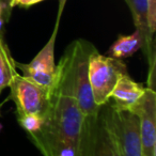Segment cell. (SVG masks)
Segmentation results:
<instances>
[{"instance_id": "obj_1", "label": "cell", "mask_w": 156, "mask_h": 156, "mask_svg": "<svg viewBox=\"0 0 156 156\" xmlns=\"http://www.w3.org/2000/svg\"><path fill=\"white\" fill-rule=\"evenodd\" d=\"M95 49L86 40L72 42L57 65L56 83L51 89V92L73 96L88 120H96L100 111L89 80V58Z\"/></svg>"}, {"instance_id": "obj_2", "label": "cell", "mask_w": 156, "mask_h": 156, "mask_svg": "<svg viewBox=\"0 0 156 156\" xmlns=\"http://www.w3.org/2000/svg\"><path fill=\"white\" fill-rule=\"evenodd\" d=\"M127 73V67L121 59L105 56L95 49L89 58V80L94 103L102 107L110 100V94L119 78Z\"/></svg>"}, {"instance_id": "obj_3", "label": "cell", "mask_w": 156, "mask_h": 156, "mask_svg": "<svg viewBox=\"0 0 156 156\" xmlns=\"http://www.w3.org/2000/svg\"><path fill=\"white\" fill-rule=\"evenodd\" d=\"M102 122L112 133L123 156H142L139 118L136 112L117 110L110 106L103 115Z\"/></svg>"}, {"instance_id": "obj_4", "label": "cell", "mask_w": 156, "mask_h": 156, "mask_svg": "<svg viewBox=\"0 0 156 156\" xmlns=\"http://www.w3.org/2000/svg\"><path fill=\"white\" fill-rule=\"evenodd\" d=\"M10 98L16 106V115H39L45 117L49 109L51 90L23 75L14 77L10 85Z\"/></svg>"}, {"instance_id": "obj_5", "label": "cell", "mask_w": 156, "mask_h": 156, "mask_svg": "<svg viewBox=\"0 0 156 156\" xmlns=\"http://www.w3.org/2000/svg\"><path fill=\"white\" fill-rule=\"evenodd\" d=\"M62 9L63 7H60L59 9L55 30L45 46L29 63L16 62V67L23 72V76L50 90L54 88L57 78V65L55 63V44H56L59 20Z\"/></svg>"}, {"instance_id": "obj_6", "label": "cell", "mask_w": 156, "mask_h": 156, "mask_svg": "<svg viewBox=\"0 0 156 156\" xmlns=\"http://www.w3.org/2000/svg\"><path fill=\"white\" fill-rule=\"evenodd\" d=\"M139 118L141 155L156 156V93L147 88L139 104L134 109Z\"/></svg>"}, {"instance_id": "obj_7", "label": "cell", "mask_w": 156, "mask_h": 156, "mask_svg": "<svg viewBox=\"0 0 156 156\" xmlns=\"http://www.w3.org/2000/svg\"><path fill=\"white\" fill-rule=\"evenodd\" d=\"M145 90L147 88L134 81L128 74H124L119 78L110 94V98L113 100L111 107L117 110L133 111L139 104Z\"/></svg>"}, {"instance_id": "obj_8", "label": "cell", "mask_w": 156, "mask_h": 156, "mask_svg": "<svg viewBox=\"0 0 156 156\" xmlns=\"http://www.w3.org/2000/svg\"><path fill=\"white\" fill-rule=\"evenodd\" d=\"M132 13L134 24L144 37V48L143 51L147 55V60L155 57V48L153 44V34L147 27V0H125Z\"/></svg>"}, {"instance_id": "obj_9", "label": "cell", "mask_w": 156, "mask_h": 156, "mask_svg": "<svg viewBox=\"0 0 156 156\" xmlns=\"http://www.w3.org/2000/svg\"><path fill=\"white\" fill-rule=\"evenodd\" d=\"M144 37L142 33L136 29L134 33L128 35H119L117 41L109 48V55L110 57L115 59H123L132 57L136 51L141 48H144Z\"/></svg>"}, {"instance_id": "obj_10", "label": "cell", "mask_w": 156, "mask_h": 156, "mask_svg": "<svg viewBox=\"0 0 156 156\" xmlns=\"http://www.w3.org/2000/svg\"><path fill=\"white\" fill-rule=\"evenodd\" d=\"M17 74L16 61L12 57L3 37H0V93L5 88L10 87L12 80Z\"/></svg>"}, {"instance_id": "obj_11", "label": "cell", "mask_w": 156, "mask_h": 156, "mask_svg": "<svg viewBox=\"0 0 156 156\" xmlns=\"http://www.w3.org/2000/svg\"><path fill=\"white\" fill-rule=\"evenodd\" d=\"M98 156H123L112 133L103 122L98 133Z\"/></svg>"}, {"instance_id": "obj_12", "label": "cell", "mask_w": 156, "mask_h": 156, "mask_svg": "<svg viewBox=\"0 0 156 156\" xmlns=\"http://www.w3.org/2000/svg\"><path fill=\"white\" fill-rule=\"evenodd\" d=\"M17 121L20 125L28 133V135H33L42 128L44 121H45V117L29 113V115H18Z\"/></svg>"}, {"instance_id": "obj_13", "label": "cell", "mask_w": 156, "mask_h": 156, "mask_svg": "<svg viewBox=\"0 0 156 156\" xmlns=\"http://www.w3.org/2000/svg\"><path fill=\"white\" fill-rule=\"evenodd\" d=\"M147 27L154 35L156 30V0H147Z\"/></svg>"}, {"instance_id": "obj_14", "label": "cell", "mask_w": 156, "mask_h": 156, "mask_svg": "<svg viewBox=\"0 0 156 156\" xmlns=\"http://www.w3.org/2000/svg\"><path fill=\"white\" fill-rule=\"evenodd\" d=\"M45 0H12L11 7H23V8H29L31 5H34L37 3H40Z\"/></svg>"}, {"instance_id": "obj_15", "label": "cell", "mask_w": 156, "mask_h": 156, "mask_svg": "<svg viewBox=\"0 0 156 156\" xmlns=\"http://www.w3.org/2000/svg\"><path fill=\"white\" fill-rule=\"evenodd\" d=\"M9 20L7 16L0 14V37H3V31H5V25Z\"/></svg>"}, {"instance_id": "obj_16", "label": "cell", "mask_w": 156, "mask_h": 156, "mask_svg": "<svg viewBox=\"0 0 156 156\" xmlns=\"http://www.w3.org/2000/svg\"><path fill=\"white\" fill-rule=\"evenodd\" d=\"M11 10H12L11 8H9L8 5L0 2V14H3V15L7 16V17L9 18L10 14H11Z\"/></svg>"}, {"instance_id": "obj_17", "label": "cell", "mask_w": 156, "mask_h": 156, "mask_svg": "<svg viewBox=\"0 0 156 156\" xmlns=\"http://www.w3.org/2000/svg\"><path fill=\"white\" fill-rule=\"evenodd\" d=\"M0 2L3 3V5H8V7L11 8V9H12V7H11L12 0H0Z\"/></svg>"}, {"instance_id": "obj_18", "label": "cell", "mask_w": 156, "mask_h": 156, "mask_svg": "<svg viewBox=\"0 0 156 156\" xmlns=\"http://www.w3.org/2000/svg\"><path fill=\"white\" fill-rule=\"evenodd\" d=\"M60 2H62V3H65V0H60Z\"/></svg>"}, {"instance_id": "obj_19", "label": "cell", "mask_w": 156, "mask_h": 156, "mask_svg": "<svg viewBox=\"0 0 156 156\" xmlns=\"http://www.w3.org/2000/svg\"><path fill=\"white\" fill-rule=\"evenodd\" d=\"M0 115H1V105H0Z\"/></svg>"}, {"instance_id": "obj_20", "label": "cell", "mask_w": 156, "mask_h": 156, "mask_svg": "<svg viewBox=\"0 0 156 156\" xmlns=\"http://www.w3.org/2000/svg\"><path fill=\"white\" fill-rule=\"evenodd\" d=\"M96 156H98V154H96Z\"/></svg>"}]
</instances>
